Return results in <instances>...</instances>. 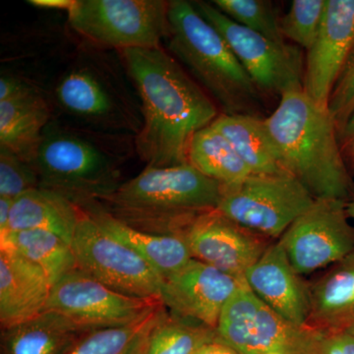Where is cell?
<instances>
[{
	"label": "cell",
	"instance_id": "ba28073f",
	"mask_svg": "<svg viewBox=\"0 0 354 354\" xmlns=\"http://www.w3.org/2000/svg\"><path fill=\"white\" fill-rule=\"evenodd\" d=\"M315 201L288 172L251 174L241 183L221 186L216 209L241 227L272 241L281 239Z\"/></svg>",
	"mask_w": 354,
	"mask_h": 354
},
{
	"label": "cell",
	"instance_id": "4dcf8cb0",
	"mask_svg": "<svg viewBox=\"0 0 354 354\" xmlns=\"http://www.w3.org/2000/svg\"><path fill=\"white\" fill-rule=\"evenodd\" d=\"M38 187L39 177L32 165L0 147V196L15 199Z\"/></svg>",
	"mask_w": 354,
	"mask_h": 354
},
{
	"label": "cell",
	"instance_id": "f1b7e54d",
	"mask_svg": "<svg viewBox=\"0 0 354 354\" xmlns=\"http://www.w3.org/2000/svg\"><path fill=\"white\" fill-rule=\"evenodd\" d=\"M237 24L276 41H286L272 2L265 0H213L211 1Z\"/></svg>",
	"mask_w": 354,
	"mask_h": 354
},
{
	"label": "cell",
	"instance_id": "ac0fdd59",
	"mask_svg": "<svg viewBox=\"0 0 354 354\" xmlns=\"http://www.w3.org/2000/svg\"><path fill=\"white\" fill-rule=\"evenodd\" d=\"M50 279L38 265L15 248L0 243V323L1 329L34 318L46 310Z\"/></svg>",
	"mask_w": 354,
	"mask_h": 354
},
{
	"label": "cell",
	"instance_id": "74e56055",
	"mask_svg": "<svg viewBox=\"0 0 354 354\" xmlns=\"http://www.w3.org/2000/svg\"><path fill=\"white\" fill-rule=\"evenodd\" d=\"M341 140L346 142V143H353L354 142V114L351 120L348 121L344 133H342Z\"/></svg>",
	"mask_w": 354,
	"mask_h": 354
},
{
	"label": "cell",
	"instance_id": "836d02e7",
	"mask_svg": "<svg viewBox=\"0 0 354 354\" xmlns=\"http://www.w3.org/2000/svg\"><path fill=\"white\" fill-rule=\"evenodd\" d=\"M35 88H37V86L28 82L20 76L2 72L0 77V102H6L14 97H20Z\"/></svg>",
	"mask_w": 354,
	"mask_h": 354
},
{
	"label": "cell",
	"instance_id": "cb8c5ba5",
	"mask_svg": "<svg viewBox=\"0 0 354 354\" xmlns=\"http://www.w3.org/2000/svg\"><path fill=\"white\" fill-rule=\"evenodd\" d=\"M211 125L232 144L251 174L288 172L281 165L265 120L250 114L221 113Z\"/></svg>",
	"mask_w": 354,
	"mask_h": 354
},
{
	"label": "cell",
	"instance_id": "7a4b0ae2",
	"mask_svg": "<svg viewBox=\"0 0 354 354\" xmlns=\"http://www.w3.org/2000/svg\"><path fill=\"white\" fill-rule=\"evenodd\" d=\"M134 139L51 120L32 162L39 187L66 198L79 208L118 189Z\"/></svg>",
	"mask_w": 354,
	"mask_h": 354
},
{
	"label": "cell",
	"instance_id": "9c48e42d",
	"mask_svg": "<svg viewBox=\"0 0 354 354\" xmlns=\"http://www.w3.org/2000/svg\"><path fill=\"white\" fill-rule=\"evenodd\" d=\"M192 3L225 39L258 90L281 97L304 90V62L297 46L272 41L237 24L212 2Z\"/></svg>",
	"mask_w": 354,
	"mask_h": 354
},
{
	"label": "cell",
	"instance_id": "5b68a950",
	"mask_svg": "<svg viewBox=\"0 0 354 354\" xmlns=\"http://www.w3.org/2000/svg\"><path fill=\"white\" fill-rule=\"evenodd\" d=\"M221 194V184L190 164L146 167L97 204L141 232L181 237L198 216L218 208Z\"/></svg>",
	"mask_w": 354,
	"mask_h": 354
},
{
	"label": "cell",
	"instance_id": "d6a6232c",
	"mask_svg": "<svg viewBox=\"0 0 354 354\" xmlns=\"http://www.w3.org/2000/svg\"><path fill=\"white\" fill-rule=\"evenodd\" d=\"M309 354H354V335L348 330L330 334L315 332Z\"/></svg>",
	"mask_w": 354,
	"mask_h": 354
},
{
	"label": "cell",
	"instance_id": "44dd1931",
	"mask_svg": "<svg viewBox=\"0 0 354 354\" xmlns=\"http://www.w3.org/2000/svg\"><path fill=\"white\" fill-rule=\"evenodd\" d=\"M81 209L102 230L150 263L164 279L180 271L193 259L183 237L141 232L116 220L97 203Z\"/></svg>",
	"mask_w": 354,
	"mask_h": 354
},
{
	"label": "cell",
	"instance_id": "60d3db41",
	"mask_svg": "<svg viewBox=\"0 0 354 354\" xmlns=\"http://www.w3.org/2000/svg\"><path fill=\"white\" fill-rule=\"evenodd\" d=\"M272 354H279V353H272Z\"/></svg>",
	"mask_w": 354,
	"mask_h": 354
},
{
	"label": "cell",
	"instance_id": "1f68e13d",
	"mask_svg": "<svg viewBox=\"0 0 354 354\" xmlns=\"http://www.w3.org/2000/svg\"><path fill=\"white\" fill-rule=\"evenodd\" d=\"M328 111L335 121L341 139L354 114V44L333 88Z\"/></svg>",
	"mask_w": 354,
	"mask_h": 354
},
{
	"label": "cell",
	"instance_id": "4fadbf2b",
	"mask_svg": "<svg viewBox=\"0 0 354 354\" xmlns=\"http://www.w3.org/2000/svg\"><path fill=\"white\" fill-rule=\"evenodd\" d=\"M346 201L316 200L279 239L297 274L330 267L354 250Z\"/></svg>",
	"mask_w": 354,
	"mask_h": 354
},
{
	"label": "cell",
	"instance_id": "8992f818",
	"mask_svg": "<svg viewBox=\"0 0 354 354\" xmlns=\"http://www.w3.org/2000/svg\"><path fill=\"white\" fill-rule=\"evenodd\" d=\"M167 48L223 114L256 115L259 95L234 53L192 2L171 0Z\"/></svg>",
	"mask_w": 354,
	"mask_h": 354
},
{
	"label": "cell",
	"instance_id": "7402d4cb",
	"mask_svg": "<svg viewBox=\"0 0 354 354\" xmlns=\"http://www.w3.org/2000/svg\"><path fill=\"white\" fill-rule=\"evenodd\" d=\"M80 215L81 209L66 198L35 188L14 199L6 234L20 230H46L72 245Z\"/></svg>",
	"mask_w": 354,
	"mask_h": 354
},
{
	"label": "cell",
	"instance_id": "7c38bea8",
	"mask_svg": "<svg viewBox=\"0 0 354 354\" xmlns=\"http://www.w3.org/2000/svg\"><path fill=\"white\" fill-rule=\"evenodd\" d=\"M160 304L158 298L130 297L114 290L76 268L53 283L46 310L91 332L135 322Z\"/></svg>",
	"mask_w": 354,
	"mask_h": 354
},
{
	"label": "cell",
	"instance_id": "e0dca14e",
	"mask_svg": "<svg viewBox=\"0 0 354 354\" xmlns=\"http://www.w3.org/2000/svg\"><path fill=\"white\" fill-rule=\"evenodd\" d=\"M247 286L286 322L307 328L309 283L293 269L279 241L272 242L257 262L246 272Z\"/></svg>",
	"mask_w": 354,
	"mask_h": 354
},
{
	"label": "cell",
	"instance_id": "5bb4252c",
	"mask_svg": "<svg viewBox=\"0 0 354 354\" xmlns=\"http://www.w3.org/2000/svg\"><path fill=\"white\" fill-rule=\"evenodd\" d=\"M181 237L193 259L241 281L272 243L271 239L241 227L218 209L198 216Z\"/></svg>",
	"mask_w": 354,
	"mask_h": 354
},
{
	"label": "cell",
	"instance_id": "6da1fadb",
	"mask_svg": "<svg viewBox=\"0 0 354 354\" xmlns=\"http://www.w3.org/2000/svg\"><path fill=\"white\" fill-rule=\"evenodd\" d=\"M120 53L141 102L143 127L135 152L146 167L188 164L193 137L220 115L216 102L164 48Z\"/></svg>",
	"mask_w": 354,
	"mask_h": 354
},
{
	"label": "cell",
	"instance_id": "52a82bcc",
	"mask_svg": "<svg viewBox=\"0 0 354 354\" xmlns=\"http://www.w3.org/2000/svg\"><path fill=\"white\" fill-rule=\"evenodd\" d=\"M169 8L165 0H73L68 21L102 48H158L169 36Z\"/></svg>",
	"mask_w": 354,
	"mask_h": 354
},
{
	"label": "cell",
	"instance_id": "f35d334b",
	"mask_svg": "<svg viewBox=\"0 0 354 354\" xmlns=\"http://www.w3.org/2000/svg\"><path fill=\"white\" fill-rule=\"evenodd\" d=\"M346 209H348L349 218L354 220V190L348 201L346 202Z\"/></svg>",
	"mask_w": 354,
	"mask_h": 354
},
{
	"label": "cell",
	"instance_id": "9a60e30c",
	"mask_svg": "<svg viewBox=\"0 0 354 354\" xmlns=\"http://www.w3.org/2000/svg\"><path fill=\"white\" fill-rule=\"evenodd\" d=\"M243 283L213 266L192 259L165 279L160 299L171 315L216 330L221 310Z\"/></svg>",
	"mask_w": 354,
	"mask_h": 354
},
{
	"label": "cell",
	"instance_id": "603a6c76",
	"mask_svg": "<svg viewBox=\"0 0 354 354\" xmlns=\"http://www.w3.org/2000/svg\"><path fill=\"white\" fill-rule=\"evenodd\" d=\"M86 333L64 316L44 310L1 329L0 354H65Z\"/></svg>",
	"mask_w": 354,
	"mask_h": 354
},
{
	"label": "cell",
	"instance_id": "ab89813d",
	"mask_svg": "<svg viewBox=\"0 0 354 354\" xmlns=\"http://www.w3.org/2000/svg\"><path fill=\"white\" fill-rule=\"evenodd\" d=\"M346 330H348V332L351 333V334H353L354 335V325L351 326V327L349 328V329Z\"/></svg>",
	"mask_w": 354,
	"mask_h": 354
},
{
	"label": "cell",
	"instance_id": "d4e9b609",
	"mask_svg": "<svg viewBox=\"0 0 354 354\" xmlns=\"http://www.w3.org/2000/svg\"><path fill=\"white\" fill-rule=\"evenodd\" d=\"M188 164L221 186L241 183L251 176L232 144L212 125L193 137L188 151Z\"/></svg>",
	"mask_w": 354,
	"mask_h": 354
},
{
	"label": "cell",
	"instance_id": "e575fe53",
	"mask_svg": "<svg viewBox=\"0 0 354 354\" xmlns=\"http://www.w3.org/2000/svg\"><path fill=\"white\" fill-rule=\"evenodd\" d=\"M193 354H239L234 348L220 341L218 337L213 341L206 342Z\"/></svg>",
	"mask_w": 354,
	"mask_h": 354
},
{
	"label": "cell",
	"instance_id": "d590c367",
	"mask_svg": "<svg viewBox=\"0 0 354 354\" xmlns=\"http://www.w3.org/2000/svg\"><path fill=\"white\" fill-rule=\"evenodd\" d=\"M14 199L0 196V239L6 234Z\"/></svg>",
	"mask_w": 354,
	"mask_h": 354
},
{
	"label": "cell",
	"instance_id": "277c9868",
	"mask_svg": "<svg viewBox=\"0 0 354 354\" xmlns=\"http://www.w3.org/2000/svg\"><path fill=\"white\" fill-rule=\"evenodd\" d=\"M283 169L316 200L348 201L354 187L341 149L339 135L327 109L305 94L281 95L278 108L265 120Z\"/></svg>",
	"mask_w": 354,
	"mask_h": 354
},
{
	"label": "cell",
	"instance_id": "484cf974",
	"mask_svg": "<svg viewBox=\"0 0 354 354\" xmlns=\"http://www.w3.org/2000/svg\"><path fill=\"white\" fill-rule=\"evenodd\" d=\"M167 312L160 304L128 325L91 330L65 354H141L153 330Z\"/></svg>",
	"mask_w": 354,
	"mask_h": 354
},
{
	"label": "cell",
	"instance_id": "30bf717a",
	"mask_svg": "<svg viewBox=\"0 0 354 354\" xmlns=\"http://www.w3.org/2000/svg\"><path fill=\"white\" fill-rule=\"evenodd\" d=\"M216 335L239 354H309L315 332L286 322L245 281L221 310Z\"/></svg>",
	"mask_w": 354,
	"mask_h": 354
},
{
	"label": "cell",
	"instance_id": "2e32d148",
	"mask_svg": "<svg viewBox=\"0 0 354 354\" xmlns=\"http://www.w3.org/2000/svg\"><path fill=\"white\" fill-rule=\"evenodd\" d=\"M354 44V0H327L322 24L307 50L304 91L328 109L335 82Z\"/></svg>",
	"mask_w": 354,
	"mask_h": 354
},
{
	"label": "cell",
	"instance_id": "d6986e66",
	"mask_svg": "<svg viewBox=\"0 0 354 354\" xmlns=\"http://www.w3.org/2000/svg\"><path fill=\"white\" fill-rule=\"evenodd\" d=\"M309 297L307 329L330 334L354 325V250L309 283Z\"/></svg>",
	"mask_w": 354,
	"mask_h": 354
},
{
	"label": "cell",
	"instance_id": "8fae6325",
	"mask_svg": "<svg viewBox=\"0 0 354 354\" xmlns=\"http://www.w3.org/2000/svg\"><path fill=\"white\" fill-rule=\"evenodd\" d=\"M72 248L77 269L104 285L130 297L160 299L164 277L82 209Z\"/></svg>",
	"mask_w": 354,
	"mask_h": 354
},
{
	"label": "cell",
	"instance_id": "4316f807",
	"mask_svg": "<svg viewBox=\"0 0 354 354\" xmlns=\"http://www.w3.org/2000/svg\"><path fill=\"white\" fill-rule=\"evenodd\" d=\"M0 243L13 247L28 260L38 265L50 279L51 285L77 268L71 244L46 230L9 232L0 239Z\"/></svg>",
	"mask_w": 354,
	"mask_h": 354
},
{
	"label": "cell",
	"instance_id": "83f0119b",
	"mask_svg": "<svg viewBox=\"0 0 354 354\" xmlns=\"http://www.w3.org/2000/svg\"><path fill=\"white\" fill-rule=\"evenodd\" d=\"M216 337V330L167 312L153 330L141 354H193Z\"/></svg>",
	"mask_w": 354,
	"mask_h": 354
},
{
	"label": "cell",
	"instance_id": "8d00e7d4",
	"mask_svg": "<svg viewBox=\"0 0 354 354\" xmlns=\"http://www.w3.org/2000/svg\"><path fill=\"white\" fill-rule=\"evenodd\" d=\"M29 3L37 7L59 9V10H66L68 12L70 7L73 3V0H30Z\"/></svg>",
	"mask_w": 354,
	"mask_h": 354
},
{
	"label": "cell",
	"instance_id": "3957f363",
	"mask_svg": "<svg viewBox=\"0 0 354 354\" xmlns=\"http://www.w3.org/2000/svg\"><path fill=\"white\" fill-rule=\"evenodd\" d=\"M53 100L77 127L133 138L143 127L138 93L120 51L90 41L58 76Z\"/></svg>",
	"mask_w": 354,
	"mask_h": 354
},
{
	"label": "cell",
	"instance_id": "f546056e",
	"mask_svg": "<svg viewBox=\"0 0 354 354\" xmlns=\"http://www.w3.org/2000/svg\"><path fill=\"white\" fill-rule=\"evenodd\" d=\"M327 0H293L279 20L283 38L308 50L322 24Z\"/></svg>",
	"mask_w": 354,
	"mask_h": 354
},
{
	"label": "cell",
	"instance_id": "ffe728a7",
	"mask_svg": "<svg viewBox=\"0 0 354 354\" xmlns=\"http://www.w3.org/2000/svg\"><path fill=\"white\" fill-rule=\"evenodd\" d=\"M50 102L38 88L0 102V147L32 164L51 118Z\"/></svg>",
	"mask_w": 354,
	"mask_h": 354
}]
</instances>
